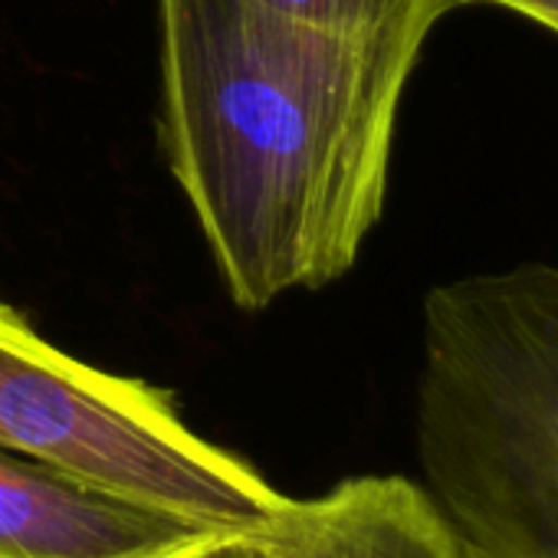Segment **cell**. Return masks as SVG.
Returning <instances> with one entry per match:
<instances>
[{"mask_svg": "<svg viewBox=\"0 0 558 558\" xmlns=\"http://www.w3.org/2000/svg\"><path fill=\"white\" fill-rule=\"evenodd\" d=\"M161 142L240 310L345 276L375 230L421 44L259 0H158Z\"/></svg>", "mask_w": 558, "mask_h": 558, "instance_id": "1", "label": "cell"}, {"mask_svg": "<svg viewBox=\"0 0 558 558\" xmlns=\"http://www.w3.org/2000/svg\"><path fill=\"white\" fill-rule=\"evenodd\" d=\"M421 342L424 486L476 558H558V263L434 287Z\"/></svg>", "mask_w": 558, "mask_h": 558, "instance_id": "2", "label": "cell"}, {"mask_svg": "<svg viewBox=\"0 0 558 558\" xmlns=\"http://www.w3.org/2000/svg\"><path fill=\"white\" fill-rule=\"evenodd\" d=\"M0 450L233 538H272L293 496L204 440L171 391L93 368L0 300Z\"/></svg>", "mask_w": 558, "mask_h": 558, "instance_id": "3", "label": "cell"}, {"mask_svg": "<svg viewBox=\"0 0 558 558\" xmlns=\"http://www.w3.org/2000/svg\"><path fill=\"white\" fill-rule=\"evenodd\" d=\"M227 542L0 450V558H210Z\"/></svg>", "mask_w": 558, "mask_h": 558, "instance_id": "4", "label": "cell"}, {"mask_svg": "<svg viewBox=\"0 0 558 558\" xmlns=\"http://www.w3.org/2000/svg\"><path fill=\"white\" fill-rule=\"evenodd\" d=\"M269 542L287 558H476L430 489L398 473L349 476L293 499Z\"/></svg>", "mask_w": 558, "mask_h": 558, "instance_id": "5", "label": "cell"}, {"mask_svg": "<svg viewBox=\"0 0 558 558\" xmlns=\"http://www.w3.org/2000/svg\"><path fill=\"white\" fill-rule=\"evenodd\" d=\"M269 11L349 40L427 44L430 31L463 0H259Z\"/></svg>", "mask_w": 558, "mask_h": 558, "instance_id": "6", "label": "cell"}, {"mask_svg": "<svg viewBox=\"0 0 558 558\" xmlns=\"http://www.w3.org/2000/svg\"><path fill=\"white\" fill-rule=\"evenodd\" d=\"M466 4H493L502 11H515V14L542 24L545 31L558 34V0H463V8Z\"/></svg>", "mask_w": 558, "mask_h": 558, "instance_id": "7", "label": "cell"}, {"mask_svg": "<svg viewBox=\"0 0 558 558\" xmlns=\"http://www.w3.org/2000/svg\"><path fill=\"white\" fill-rule=\"evenodd\" d=\"M210 558H287V555L269 538H236L220 545Z\"/></svg>", "mask_w": 558, "mask_h": 558, "instance_id": "8", "label": "cell"}]
</instances>
